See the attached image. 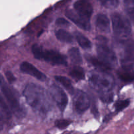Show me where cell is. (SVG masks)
<instances>
[{"label":"cell","instance_id":"cell-20","mask_svg":"<svg viewBox=\"0 0 134 134\" xmlns=\"http://www.w3.org/2000/svg\"><path fill=\"white\" fill-rule=\"evenodd\" d=\"M69 75L76 81L83 80L85 77V73L83 69L79 66L74 67L69 72Z\"/></svg>","mask_w":134,"mask_h":134},{"label":"cell","instance_id":"cell-25","mask_svg":"<svg viewBox=\"0 0 134 134\" xmlns=\"http://www.w3.org/2000/svg\"><path fill=\"white\" fill-rule=\"evenodd\" d=\"M5 76H6L8 82H9V83H13V82H14V81H16L15 77L13 75L12 72L9 71L5 72Z\"/></svg>","mask_w":134,"mask_h":134},{"label":"cell","instance_id":"cell-23","mask_svg":"<svg viewBox=\"0 0 134 134\" xmlns=\"http://www.w3.org/2000/svg\"><path fill=\"white\" fill-rule=\"evenodd\" d=\"M102 5L109 9H115L118 6L119 1L117 0H104L100 1Z\"/></svg>","mask_w":134,"mask_h":134},{"label":"cell","instance_id":"cell-11","mask_svg":"<svg viewBox=\"0 0 134 134\" xmlns=\"http://www.w3.org/2000/svg\"><path fill=\"white\" fill-rule=\"evenodd\" d=\"M65 15L70 20L74 22L80 28L86 30V31H89L90 30L91 26H90V20L83 18L72 10H67L65 13Z\"/></svg>","mask_w":134,"mask_h":134},{"label":"cell","instance_id":"cell-18","mask_svg":"<svg viewBox=\"0 0 134 134\" xmlns=\"http://www.w3.org/2000/svg\"><path fill=\"white\" fill-rule=\"evenodd\" d=\"M69 58L72 62L77 64H80L82 63V59L81 56V53H80L79 50L76 47H72L68 51Z\"/></svg>","mask_w":134,"mask_h":134},{"label":"cell","instance_id":"cell-27","mask_svg":"<svg viewBox=\"0 0 134 134\" xmlns=\"http://www.w3.org/2000/svg\"><path fill=\"white\" fill-rule=\"evenodd\" d=\"M3 128V116H1V114L0 113V131Z\"/></svg>","mask_w":134,"mask_h":134},{"label":"cell","instance_id":"cell-7","mask_svg":"<svg viewBox=\"0 0 134 134\" xmlns=\"http://www.w3.org/2000/svg\"><path fill=\"white\" fill-rule=\"evenodd\" d=\"M73 95V103L75 110L79 113L85 112L89 108L90 105V99L85 92L81 90H74Z\"/></svg>","mask_w":134,"mask_h":134},{"label":"cell","instance_id":"cell-15","mask_svg":"<svg viewBox=\"0 0 134 134\" xmlns=\"http://www.w3.org/2000/svg\"><path fill=\"white\" fill-rule=\"evenodd\" d=\"M87 59L99 71L107 73V71H109L111 69L109 67L107 66L105 64H104L103 62L101 61L99 59L96 58L95 57H92V56H88V57H87Z\"/></svg>","mask_w":134,"mask_h":134},{"label":"cell","instance_id":"cell-24","mask_svg":"<svg viewBox=\"0 0 134 134\" xmlns=\"http://www.w3.org/2000/svg\"><path fill=\"white\" fill-rule=\"evenodd\" d=\"M71 123V121L68 120H59L55 122V126L60 130H64L68 128L69 124Z\"/></svg>","mask_w":134,"mask_h":134},{"label":"cell","instance_id":"cell-14","mask_svg":"<svg viewBox=\"0 0 134 134\" xmlns=\"http://www.w3.org/2000/svg\"><path fill=\"white\" fill-rule=\"evenodd\" d=\"M97 27L103 32L108 33L110 31V22L108 17L104 14H98L96 20Z\"/></svg>","mask_w":134,"mask_h":134},{"label":"cell","instance_id":"cell-6","mask_svg":"<svg viewBox=\"0 0 134 134\" xmlns=\"http://www.w3.org/2000/svg\"><path fill=\"white\" fill-rule=\"evenodd\" d=\"M98 42H99L97 45L98 59L112 69L117 64L116 55L115 52L108 47L106 41H105V37L100 36L98 37Z\"/></svg>","mask_w":134,"mask_h":134},{"label":"cell","instance_id":"cell-10","mask_svg":"<svg viewBox=\"0 0 134 134\" xmlns=\"http://www.w3.org/2000/svg\"><path fill=\"white\" fill-rule=\"evenodd\" d=\"M74 8L77 14L86 19L90 20L93 13V7L89 1L79 0L74 3Z\"/></svg>","mask_w":134,"mask_h":134},{"label":"cell","instance_id":"cell-16","mask_svg":"<svg viewBox=\"0 0 134 134\" xmlns=\"http://www.w3.org/2000/svg\"><path fill=\"white\" fill-rule=\"evenodd\" d=\"M56 37L59 41L64 43H72L73 41V35L62 29H60L56 31Z\"/></svg>","mask_w":134,"mask_h":134},{"label":"cell","instance_id":"cell-5","mask_svg":"<svg viewBox=\"0 0 134 134\" xmlns=\"http://www.w3.org/2000/svg\"><path fill=\"white\" fill-rule=\"evenodd\" d=\"M113 28L115 35L124 39L129 36L132 31V26L129 20L119 13H113L111 16Z\"/></svg>","mask_w":134,"mask_h":134},{"label":"cell","instance_id":"cell-22","mask_svg":"<svg viewBox=\"0 0 134 134\" xmlns=\"http://www.w3.org/2000/svg\"><path fill=\"white\" fill-rule=\"evenodd\" d=\"M130 104V100L128 99H125V100H120L118 101L116 103H115V109L116 111L119 112V111H122L125 108H126Z\"/></svg>","mask_w":134,"mask_h":134},{"label":"cell","instance_id":"cell-26","mask_svg":"<svg viewBox=\"0 0 134 134\" xmlns=\"http://www.w3.org/2000/svg\"><path fill=\"white\" fill-rule=\"evenodd\" d=\"M56 24L62 25V26H65V25L69 24V22H68V20H66L65 19H64V18H58L56 21Z\"/></svg>","mask_w":134,"mask_h":134},{"label":"cell","instance_id":"cell-13","mask_svg":"<svg viewBox=\"0 0 134 134\" xmlns=\"http://www.w3.org/2000/svg\"><path fill=\"white\" fill-rule=\"evenodd\" d=\"M117 75L120 80L125 82L134 81V70L133 68L122 67L117 71Z\"/></svg>","mask_w":134,"mask_h":134},{"label":"cell","instance_id":"cell-9","mask_svg":"<svg viewBox=\"0 0 134 134\" xmlns=\"http://www.w3.org/2000/svg\"><path fill=\"white\" fill-rule=\"evenodd\" d=\"M122 66L133 68L134 65V41H128L124 47V55L121 60Z\"/></svg>","mask_w":134,"mask_h":134},{"label":"cell","instance_id":"cell-8","mask_svg":"<svg viewBox=\"0 0 134 134\" xmlns=\"http://www.w3.org/2000/svg\"><path fill=\"white\" fill-rule=\"evenodd\" d=\"M50 93L60 111H64L68 103V96L64 90L59 86L54 84L50 88Z\"/></svg>","mask_w":134,"mask_h":134},{"label":"cell","instance_id":"cell-19","mask_svg":"<svg viewBox=\"0 0 134 134\" xmlns=\"http://www.w3.org/2000/svg\"><path fill=\"white\" fill-rule=\"evenodd\" d=\"M55 79L58 81V82H60L61 85H62L70 93L73 94V92L75 90H73V87L72 86L71 81L70 79H69L67 77H64V76H55Z\"/></svg>","mask_w":134,"mask_h":134},{"label":"cell","instance_id":"cell-12","mask_svg":"<svg viewBox=\"0 0 134 134\" xmlns=\"http://www.w3.org/2000/svg\"><path fill=\"white\" fill-rule=\"evenodd\" d=\"M20 70L26 74L30 75L41 81H44L47 79V76L41 71L37 69L34 65L27 62H24L20 65Z\"/></svg>","mask_w":134,"mask_h":134},{"label":"cell","instance_id":"cell-2","mask_svg":"<svg viewBox=\"0 0 134 134\" xmlns=\"http://www.w3.org/2000/svg\"><path fill=\"white\" fill-rule=\"evenodd\" d=\"M24 96L29 105L34 110L45 114L51 109V103L44 89L34 83L28 84L23 92Z\"/></svg>","mask_w":134,"mask_h":134},{"label":"cell","instance_id":"cell-1","mask_svg":"<svg viewBox=\"0 0 134 134\" xmlns=\"http://www.w3.org/2000/svg\"><path fill=\"white\" fill-rule=\"evenodd\" d=\"M0 109L8 117L12 113L16 117L24 116L25 111L20 103L18 98L3 77L0 75Z\"/></svg>","mask_w":134,"mask_h":134},{"label":"cell","instance_id":"cell-21","mask_svg":"<svg viewBox=\"0 0 134 134\" xmlns=\"http://www.w3.org/2000/svg\"><path fill=\"white\" fill-rule=\"evenodd\" d=\"M124 4L126 11L134 24V0H126Z\"/></svg>","mask_w":134,"mask_h":134},{"label":"cell","instance_id":"cell-17","mask_svg":"<svg viewBox=\"0 0 134 134\" xmlns=\"http://www.w3.org/2000/svg\"><path fill=\"white\" fill-rule=\"evenodd\" d=\"M75 38L79 45L84 49H90L92 47V43L85 35L81 33L76 32Z\"/></svg>","mask_w":134,"mask_h":134},{"label":"cell","instance_id":"cell-3","mask_svg":"<svg viewBox=\"0 0 134 134\" xmlns=\"http://www.w3.org/2000/svg\"><path fill=\"white\" fill-rule=\"evenodd\" d=\"M90 81L94 88L99 93L101 99L105 102H111L113 99L111 90L114 86L113 77L107 73H94L90 77Z\"/></svg>","mask_w":134,"mask_h":134},{"label":"cell","instance_id":"cell-4","mask_svg":"<svg viewBox=\"0 0 134 134\" xmlns=\"http://www.w3.org/2000/svg\"><path fill=\"white\" fill-rule=\"evenodd\" d=\"M31 51L34 57L37 60L48 62L52 65H68L66 57L57 51L45 50L37 44L32 46Z\"/></svg>","mask_w":134,"mask_h":134}]
</instances>
